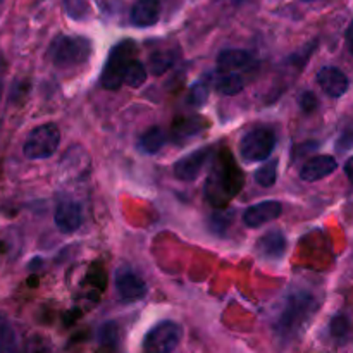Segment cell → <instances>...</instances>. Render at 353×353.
Instances as JSON below:
<instances>
[{"instance_id": "cell-1", "label": "cell", "mask_w": 353, "mask_h": 353, "mask_svg": "<svg viewBox=\"0 0 353 353\" xmlns=\"http://www.w3.org/2000/svg\"><path fill=\"white\" fill-rule=\"evenodd\" d=\"M243 183L245 178L241 169L228 152H223L210 169L205 186H203L207 202L212 207L224 209L238 195V192H241Z\"/></svg>"}, {"instance_id": "cell-2", "label": "cell", "mask_w": 353, "mask_h": 353, "mask_svg": "<svg viewBox=\"0 0 353 353\" xmlns=\"http://www.w3.org/2000/svg\"><path fill=\"white\" fill-rule=\"evenodd\" d=\"M314 310H316V300L312 295L305 292L295 293L286 300L285 310L279 316L276 330L283 338L295 336L309 323Z\"/></svg>"}, {"instance_id": "cell-3", "label": "cell", "mask_w": 353, "mask_h": 353, "mask_svg": "<svg viewBox=\"0 0 353 353\" xmlns=\"http://www.w3.org/2000/svg\"><path fill=\"white\" fill-rule=\"evenodd\" d=\"M50 61L55 68H76L85 64L92 55V43L83 37H57L50 45Z\"/></svg>"}, {"instance_id": "cell-4", "label": "cell", "mask_w": 353, "mask_h": 353, "mask_svg": "<svg viewBox=\"0 0 353 353\" xmlns=\"http://www.w3.org/2000/svg\"><path fill=\"white\" fill-rule=\"evenodd\" d=\"M61 143V131L54 123H45L30 131L23 145V154L31 161H41L55 154Z\"/></svg>"}, {"instance_id": "cell-5", "label": "cell", "mask_w": 353, "mask_h": 353, "mask_svg": "<svg viewBox=\"0 0 353 353\" xmlns=\"http://www.w3.org/2000/svg\"><path fill=\"white\" fill-rule=\"evenodd\" d=\"M137 45L131 40H123L117 43L112 50L109 52L105 65H103L102 76H100V83L105 90H119L121 85L124 83V69H126L128 62L133 59Z\"/></svg>"}, {"instance_id": "cell-6", "label": "cell", "mask_w": 353, "mask_h": 353, "mask_svg": "<svg viewBox=\"0 0 353 353\" xmlns=\"http://www.w3.org/2000/svg\"><path fill=\"white\" fill-rule=\"evenodd\" d=\"M276 147V134L269 126H255L240 140V155L245 162H262Z\"/></svg>"}, {"instance_id": "cell-7", "label": "cell", "mask_w": 353, "mask_h": 353, "mask_svg": "<svg viewBox=\"0 0 353 353\" xmlns=\"http://www.w3.org/2000/svg\"><path fill=\"white\" fill-rule=\"evenodd\" d=\"M183 327L174 321H162L143 338V353H172L181 343Z\"/></svg>"}, {"instance_id": "cell-8", "label": "cell", "mask_w": 353, "mask_h": 353, "mask_svg": "<svg viewBox=\"0 0 353 353\" xmlns=\"http://www.w3.org/2000/svg\"><path fill=\"white\" fill-rule=\"evenodd\" d=\"M210 157H212V150L209 147H205L178 159L174 162V168H172L174 176L178 179H181V181H195L202 174L203 168L210 161Z\"/></svg>"}, {"instance_id": "cell-9", "label": "cell", "mask_w": 353, "mask_h": 353, "mask_svg": "<svg viewBox=\"0 0 353 353\" xmlns=\"http://www.w3.org/2000/svg\"><path fill=\"white\" fill-rule=\"evenodd\" d=\"M116 292L124 302H137L147 295V285L133 271L119 269L116 274Z\"/></svg>"}, {"instance_id": "cell-10", "label": "cell", "mask_w": 353, "mask_h": 353, "mask_svg": "<svg viewBox=\"0 0 353 353\" xmlns=\"http://www.w3.org/2000/svg\"><path fill=\"white\" fill-rule=\"evenodd\" d=\"M283 212V205L278 200H265L248 207L243 212V223L247 228H261L271 221L278 219Z\"/></svg>"}, {"instance_id": "cell-11", "label": "cell", "mask_w": 353, "mask_h": 353, "mask_svg": "<svg viewBox=\"0 0 353 353\" xmlns=\"http://www.w3.org/2000/svg\"><path fill=\"white\" fill-rule=\"evenodd\" d=\"M83 223L81 205L74 200H62L55 209V226L61 233L71 234L79 230Z\"/></svg>"}, {"instance_id": "cell-12", "label": "cell", "mask_w": 353, "mask_h": 353, "mask_svg": "<svg viewBox=\"0 0 353 353\" xmlns=\"http://www.w3.org/2000/svg\"><path fill=\"white\" fill-rule=\"evenodd\" d=\"M317 83L323 88V92L330 95L331 99L343 97L347 93L348 86H350L347 74L341 69L334 68V65H326V68L321 69L317 72Z\"/></svg>"}, {"instance_id": "cell-13", "label": "cell", "mask_w": 353, "mask_h": 353, "mask_svg": "<svg viewBox=\"0 0 353 353\" xmlns=\"http://www.w3.org/2000/svg\"><path fill=\"white\" fill-rule=\"evenodd\" d=\"M257 254L265 261H281L288 250L286 236L278 230H271L257 240Z\"/></svg>"}, {"instance_id": "cell-14", "label": "cell", "mask_w": 353, "mask_h": 353, "mask_svg": "<svg viewBox=\"0 0 353 353\" xmlns=\"http://www.w3.org/2000/svg\"><path fill=\"white\" fill-rule=\"evenodd\" d=\"M338 168V162L333 155H316L309 159L300 169V178L307 183L319 181L326 176L333 174Z\"/></svg>"}, {"instance_id": "cell-15", "label": "cell", "mask_w": 353, "mask_h": 353, "mask_svg": "<svg viewBox=\"0 0 353 353\" xmlns=\"http://www.w3.org/2000/svg\"><path fill=\"white\" fill-rule=\"evenodd\" d=\"M161 17L159 0H137L131 7V23L138 28L154 26Z\"/></svg>"}, {"instance_id": "cell-16", "label": "cell", "mask_w": 353, "mask_h": 353, "mask_svg": "<svg viewBox=\"0 0 353 353\" xmlns=\"http://www.w3.org/2000/svg\"><path fill=\"white\" fill-rule=\"evenodd\" d=\"M252 62V55L247 50H240V48H228L217 55V65L221 71L233 72L238 69L247 68Z\"/></svg>"}, {"instance_id": "cell-17", "label": "cell", "mask_w": 353, "mask_h": 353, "mask_svg": "<svg viewBox=\"0 0 353 353\" xmlns=\"http://www.w3.org/2000/svg\"><path fill=\"white\" fill-rule=\"evenodd\" d=\"M168 141V137H165V131L159 126H152L145 131L140 137V141H138V147L141 148V152L145 154H157L162 147Z\"/></svg>"}, {"instance_id": "cell-18", "label": "cell", "mask_w": 353, "mask_h": 353, "mask_svg": "<svg viewBox=\"0 0 353 353\" xmlns=\"http://www.w3.org/2000/svg\"><path fill=\"white\" fill-rule=\"evenodd\" d=\"M207 128V119L200 116L186 117V119L176 121L174 128H172V134L178 138H190L193 134H199L200 131H203Z\"/></svg>"}, {"instance_id": "cell-19", "label": "cell", "mask_w": 353, "mask_h": 353, "mask_svg": "<svg viewBox=\"0 0 353 353\" xmlns=\"http://www.w3.org/2000/svg\"><path fill=\"white\" fill-rule=\"evenodd\" d=\"M216 88L223 95H236L245 88V79L236 72H224L217 78Z\"/></svg>"}, {"instance_id": "cell-20", "label": "cell", "mask_w": 353, "mask_h": 353, "mask_svg": "<svg viewBox=\"0 0 353 353\" xmlns=\"http://www.w3.org/2000/svg\"><path fill=\"white\" fill-rule=\"evenodd\" d=\"M176 59H178V54L176 50H159L154 52L150 57V71L154 72L155 76L164 74L168 69H171L174 65Z\"/></svg>"}, {"instance_id": "cell-21", "label": "cell", "mask_w": 353, "mask_h": 353, "mask_svg": "<svg viewBox=\"0 0 353 353\" xmlns=\"http://www.w3.org/2000/svg\"><path fill=\"white\" fill-rule=\"evenodd\" d=\"M145 79H147V69L143 68L140 61L131 59L124 69V83L131 88H138V86L143 85Z\"/></svg>"}, {"instance_id": "cell-22", "label": "cell", "mask_w": 353, "mask_h": 353, "mask_svg": "<svg viewBox=\"0 0 353 353\" xmlns=\"http://www.w3.org/2000/svg\"><path fill=\"white\" fill-rule=\"evenodd\" d=\"M97 341H99V347L103 350H114L117 347V341H119V327L116 323H105L99 330L97 334Z\"/></svg>"}, {"instance_id": "cell-23", "label": "cell", "mask_w": 353, "mask_h": 353, "mask_svg": "<svg viewBox=\"0 0 353 353\" xmlns=\"http://www.w3.org/2000/svg\"><path fill=\"white\" fill-rule=\"evenodd\" d=\"M234 214L231 210H219V212H214L212 216L209 217V230L212 231L214 234H219V236H224L230 230L231 223H233Z\"/></svg>"}, {"instance_id": "cell-24", "label": "cell", "mask_w": 353, "mask_h": 353, "mask_svg": "<svg viewBox=\"0 0 353 353\" xmlns=\"http://www.w3.org/2000/svg\"><path fill=\"white\" fill-rule=\"evenodd\" d=\"M276 178H278V162L276 161L264 164L262 168H259L254 174L255 183L264 186V188H271L276 183Z\"/></svg>"}, {"instance_id": "cell-25", "label": "cell", "mask_w": 353, "mask_h": 353, "mask_svg": "<svg viewBox=\"0 0 353 353\" xmlns=\"http://www.w3.org/2000/svg\"><path fill=\"white\" fill-rule=\"evenodd\" d=\"M209 92H210V83L207 81V79H199V81L192 86V90H190L188 102L195 107L203 105L205 100L209 99Z\"/></svg>"}, {"instance_id": "cell-26", "label": "cell", "mask_w": 353, "mask_h": 353, "mask_svg": "<svg viewBox=\"0 0 353 353\" xmlns=\"http://www.w3.org/2000/svg\"><path fill=\"white\" fill-rule=\"evenodd\" d=\"M0 353H17L16 331L9 324L0 326Z\"/></svg>"}, {"instance_id": "cell-27", "label": "cell", "mask_w": 353, "mask_h": 353, "mask_svg": "<svg viewBox=\"0 0 353 353\" xmlns=\"http://www.w3.org/2000/svg\"><path fill=\"white\" fill-rule=\"evenodd\" d=\"M330 331H331V336L336 338V340H343L347 338L348 331H350V323L345 316H334L333 321L330 324Z\"/></svg>"}, {"instance_id": "cell-28", "label": "cell", "mask_w": 353, "mask_h": 353, "mask_svg": "<svg viewBox=\"0 0 353 353\" xmlns=\"http://www.w3.org/2000/svg\"><path fill=\"white\" fill-rule=\"evenodd\" d=\"M353 148V123L347 124V126L343 128V131H341L340 138H338L336 141V150L338 152H347Z\"/></svg>"}, {"instance_id": "cell-29", "label": "cell", "mask_w": 353, "mask_h": 353, "mask_svg": "<svg viewBox=\"0 0 353 353\" xmlns=\"http://www.w3.org/2000/svg\"><path fill=\"white\" fill-rule=\"evenodd\" d=\"M317 105H319V100H317V97L312 92H303L300 95V109L305 114L316 112Z\"/></svg>"}, {"instance_id": "cell-30", "label": "cell", "mask_w": 353, "mask_h": 353, "mask_svg": "<svg viewBox=\"0 0 353 353\" xmlns=\"http://www.w3.org/2000/svg\"><path fill=\"white\" fill-rule=\"evenodd\" d=\"M30 353H50V350L41 338H34L30 341Z\"/></svg>"}, {"instance_id": "cell-31", "label": "cell", "mask_w": 353, "mask_h": 353, "mask_svg": "<svg viewBox=\"0 0 353 353\" xmlns=\"http://www.w3.org/2000/svg\"><path fill=\"white\" fill-rule=\"evenodd\" d=\"M345 174H347V178L350 179V183H353V157L348 159L347 162H345Z\"/></svg>"}, {"instance_id": "cell-32", "label": "cell", "mask_w": 353, "mask_h": 353, "mask_svg": "<svg viewBox=\"0 0 353 353\" xmlns=\"http://www.w3.org/2000/svg\"><path fill=\"white\" fill-rule=\"evenodd\" d=\"M347 45H348V50L353 55V21L350 23V26L347 28Z\"/></svg>"}, {"instance_id": "cell-33", "label": "cell", "mask_w": 353, "mask_h": 353, "mask_svg": "<svg viewBox=\"0 0 353 353\" xmlns=\"http://www.w3.org/2000/svg\"><path fill=\"white\" fill-rule=\"evenodd\" d=\"M0 95H2V83H0Z\"/></svg>"}, {"instance_id": "cell-34", "label": "cell", "mask_w": 353, "mask_h": 353, "mask_svg": "<svg viewBox=\"0 0 353 353\" xmlns=\"http://www.w3.org/2000/svg\"><path fill=\"white\" fill-rule=\"evenodd\" d=\"M305 2H312V0H305Z\"/></svg>"}]
</instances>
